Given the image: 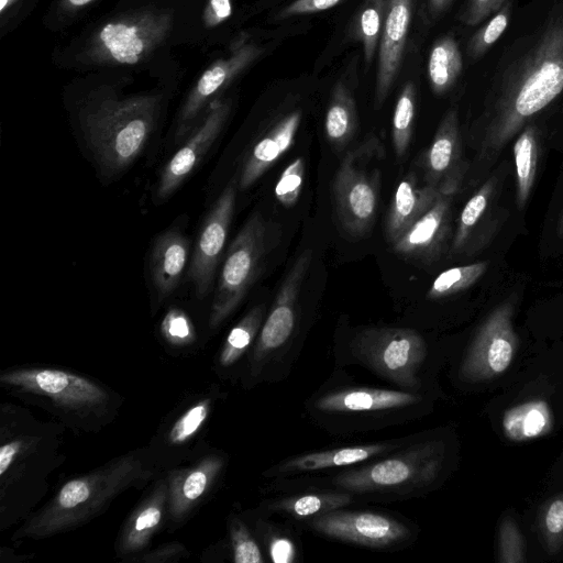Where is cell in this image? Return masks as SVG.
<instances>
[{"mask_svg": "<svg viewBox=\"0 0 563 563\" xmlns=\"http://www.w3.org/2000/svg\"><path fill=\"white\" fill-rule=\"evenodd\" d=\"M556 233H558L559 238L563 239V210H562L559 221H558Z\"/></svg>", "mask_w": 563, "mask_h": 563, "instance_id": "816d5d0a", "label": "cell"}, {"mask_svg": "<svg viewBox=\"0 0 563 563\" xmlns=\"http://www.w3.org/2000/svg\"><path fill=\"white\" fill-rule=\"evenodd\" d=\"M300 121L301 112L291 111L255 143L243 164L238 180L240 189L253 185L291 146Z\"/></svg>", "mask_w": 563, "mask_h": 563, "instance_id": "ffe728a7", "label": "cell"}, {"mask_svg": "<svg viewBox=\"0 0 563 563\" xmlns=\"http://www.w3.org/2000/svg\"><path fill=\"white\" fill-rule=\"evenodd\" d=\"M357 125L356 106L354 99L343 82L334 86L327 109L324 129L329 141L335 146L347 143Z\"/></svg>", "mask_w": 563, "mask_h": 563, "instance_id": "83f0119b", "label": "cell"}, {"mask_svg": "<svg viewBox=\"0 0 563 563\" xmlns=\"http://www.w3.org/2000/svg\"><path fill=\"white\" fill-rule=\"evenodd\" d=\"M419 401V395L408 391L352 387L322 396L316 407L329 413L376 412L406 408Z\"/></svg>", "mask_w": 563, "mask_h": 563, "instance_id": "d6986e66", "label": "cell"}, {"mask_svg": "<svg viewBox=\"0 0 563 563\" xmlns=\"http://www.w3.org/2000/svg\"><path fill=\"white\" fill-rule=\"evenodd\" d=\"M512 11V1L508 0L497 12L472 35L467 44V54L477 59L500 38L506 31Z\"/></svg>", "mask_w": 563, "mask_h": 563, "instance_id": "836d02e7", "label": "cell"}, {"mask_svg": "<svg viewBox=\"0 0 563 563\" xmlns=\"http://www.w3.org/2000/svg\"><path fill=\"white\" fill-rule=\"evenodd\" d=\"M498 181L497 176H490L463 207L452 241L451 250L454 254H460L466 250L476 230H478L481 221L484 222L487 214H489Z\"/></svg>", "mask_w": 563, "mask_h": 563, "instance_id": "cb8c5ba5", "label": "cell"}, {"mask_svg": "<svg viewBox=\"0 0 563 563\" xmlns=\"http://www.w3.org/2000/svg\"><path fill=\"white\" fill-rule=\"evenodd\" d=\"M264 308H253L229 333L221 352L220 362L228 366L247 350L263 324Z\"/></svg>", "mask_w": 563, "mask_h": 563, "instance_id": "d6a6232c", "label": "cell"}, {"mask_svg": "<svg viewBox=\"0 0 563 563\" xmlns=\"http://www.w3.org/2000/svg\"><path fill=\"white\" fill-rule=\"evenodd\" d=\"M267 225L252 214L231 243L214 292L210 324L223 321L241 302L260 271L268 250Z\"/></svg>", "mask_w": 563, "mask_h": 563, "instance_id": "8992f818", "label": "cell"}, {"mask_svg": "<svg viewBox=\"0 0 563 563\" xmlns=\"http://www.w3.org/2000/svg\"><path fill=\"white\" fill-rule=\"evenodd\" d=\"M162 331L174 343L186 342L192 338L191 323L187 316L178 309L168 311L162 322Z\"/></svg>", "mask_w": 563, "mask_h": 563, "instance_id": "7bdbcfd3", "label": "cell"}, {"mask_svg": "<svg viewBox=\"0 0 563 563\" xmlns=\"http://www.w3.org/2000/svg\"><path fill=\"white\" fill-rule=\"evenodd\" d=\"M426 181L443 194L454 195L466 173L462 159V145L457 110L452 108L442 118L433 140L423 157Z\"/></svg>", "mask_w": 563, "mask_h": 563, "instance_id": "2e32d148", "label": "cell"}, {"mask_svg": "<svg viewBox=\"0 0 563 563\" xmlns=\"http://www.w3.org/2000/svg\"><path fill=\"white\" fill-rule=\"evenodd\" d=\"M498 556L503 563H522L526 561L523 538L511 517L505 518L500 523Z\"/></svg>", "mask_w": 563, "mask_h": 563, "instance_id": "d590c367", "label": "cell"}, {"mask_svg": "<svg viewBox=\"0 0 563 563\" xmlns=\"http://www.w3.org/2000/svg\"><path fill=\"white\" fill-rule=\"evenodd\" d=\"M562 91L563 2L533 33L518 38L500 63L478 121V165L489 168L507 143Z\"/></svg>", "mask_w": 563, "mask_h": 563, "instance_id": "6da1fadb", "label": "cell"}, {"mask_svg": "<svg viewBox=\"0 0 563 563\" xmlns=\"http://www.w3.org/2000/svg\"><path fill=\"white\" fill-rule=\"evenodd\" d=\"M453 195L442 194L395 243L394 251L412 258H435L450 229V210Z\"/></svg>", "mask_w": 563, "mask_h": 563, "instance_id": "ac0fdd59", "label": "cell"}, {"mask_svg": "<svg viewBox=\"0 0 563 563\" xmlns=\"http://www.w3.org/2000/svg\"><path fill=\"white\" fill-rule=\"evenodd\" d=\"M233 560L236 563H262L261 550L247 529L236 523L232 529Z\"/></svg>", "mask_w": 563, "mask_h": 563, "instance_id": "60d3db41", "label": "cell"}, {"mask_svg": "<svg viewBox=\"0 0 563 563\" xmlns=\"http://www.w3.org/2000/svg\"><path fill=\"white\" fill-rule=\"evenodd\" d=\"M21 443L19 441L9 442L0 448V475L3 476L20 452Z\"/></svg>", "mask_w": 563, "mask_h": 563, "instance_id": "7dc6e473", "label": "cell"}, {"mask_svg": "<svg viewBox=\"0 0 563 563\" xmlns=\"http://www.w3.org/2000/svg\"><path fill=\"white\" fill-rule=\"evenodd\" d=\"M516 166V202L522 209L532 190L539 158V133L533 123H528L514 143Z\"/></svg>", "mask_w": 563, "mask_h": 563, "instance_id": "484cf974", "label": "cell"}, {"mask_svg": "<svg viewBox=\"0 0 563 563\" xmlns=\"http://www.w3.org/2000/svg\"><path fill=\"white\" fill-rule=\"evenodd\" d=\"M428 8L433 18L442 14L453 2V0H427Z\"/></svg>", "mask_w": 563, "mask_h": 563, "instance_id": "c3c4849f", "label": "cell"}, {"mask_svg": "<svg viewBox=\"0 0 563 563\" xmlns=\"http://www.w3.org/2000/svg\"><path fill=\"white\" fill-rule=\"evenodd\" d=\"M443 192L437 186H419L413 175L399 183L387 213L386 234L395 243Z\"/></svg>", "mask_w": 563, "mask_h": 563, "instance_id": "44dd1931", "label": "cell"}, {"mask_svg": "<svg viewBox=\"0 0 563 563\" xmlns=\"http://www.w3.org/2000/svg\"><path fill=\"white\" fill-rule=\"evenodd\" d=\"M515 305L514 297L507 298L483 322L461 366L464 379L489 380L510 366L518 349L512 324Z\"/></svg>", "mask_w": 563, "mask_h": 563, "instance_id": "ba28073f", "label": "cell"}, {"mask_svg": "<svg viewBox=\"0 0 563 563\" xmlns=\"http://www.w3.org/2000/svg\"><path fill=\"white\" fill-rule=\"evenodd\" d=\"M238 185L234 177L218 197L203 222L194 250L188 277L201 298L212 287L234 212Z\"/></svg>", "mask_w": 563, "mask_h": 563, "instance_id": "9c48e42d", "label": "cell"}, {"mask_svg": "<svg viewBox=\"0 0 563 563\" xmlns=\"http://www.w3.org/2000/svg\"><path fill=\"white\" fill-rule=\"evenodd\" d=\"M463 70V58L459 43L451 35L434 42L428 59V77L435 95L448 92Z\"/></svg>", "mask_w": 563, "mask_h": 563, "instance_id": "d4e9b609", "label": "cell"}, {"mask_svg": "<svg viewBox=\"0 0 563 563\" xmlns=\"http://www.w3.org/2000/svg\"><path fill=\"white\" fill-rule=\"evenodd\" d=\"M351 501L344 493H317L289 497L275 504V508L292 517L306 518L336 510Z\"/></svg>", "mask_w": 563, "mask_h": 563, "instance_id": "f546056e", "label": "cell"}, {"mask_svg": "<svg viewBox=\"0 0 563 563\" xmlns=\"http://www.w3.org/2000/svg\"><path fill=\"white\" fill-rule=\"evenodd\" d=\"M487 271V262L451 267L437 276L427 292L430 299L449 297L474 285Z\"/></svg>", "mask_w": 563, "mask_h": 563, "instance_id": "1f68e13d", "label": "cell"}, {"mask_svg": "<svg viewBox=\"0 0 563 563\" xmlns=\"http://www.w3.org/2000/svg\"><path fill=\"white\" fill-rule=\"evenodd\" d=\"M382 154L376 137H371L343 157L333 183L336 209L344 228L352 234L367 232L375 219L379 170L372 162Z\"/></svg>", "mask_w": 563, "mask_h": 563, "instance_id": "5b68a950", "label": "cell"}, {"mask_svg": "<svg viewBox=\"0 0 563 563\" xmlns=\"http://www.w3.org/2000/svg\"><path fill=\"white\" fill-rule=\"evenodd\" d=\"M388 443L345 446L295 456L279 465L280 473L311 472L349 466L379 455L390 449Z\"/></svg>", "mask_w": 563, "mask_h": 563, "instance_id": "603a6c76", "label": "cell"}, {"mask_svg": "<svg viewBox=\"0 0 563 563\" xmlns=\"http://www.w3.org/2000/svg\"><path fill=\"white\" fill-rule=\"evenodd\" d=\"M311 258V251H303L284 278L269 314L261 327L254 353L257 363H262L291 336L296 323L299 291Z\"/></svg>", "mask_w": 563, "mask_h": 563, "instance_id": "7c38bea8", "label": "cell"}, {"mask_svg": "<svg viewBox=\"0 0 563 563\" xmlns=\"http://www.w3.org/2000/svg\"><path fill=\"white\" fill-rule=\"evenodd\" d=\"M361 360L379 375L406 388L417 385V374L427 356L423 338L411 329L375 328L355 340Z\"/></svg>", "mask_w": 563, "mask_h": 563, "instance_id": "52a82bcc", "label": "cell"}, {"mask_svg": "<svg viewBox=\"0 0 563 563\" xmlns=\"http://www.w3.org/2000/svg\"><path fill=\"white\" fill-rule=\"evenodd\" d=\"M18 0H0V13L3 14Z\"/></svg>", "mask_w": 563, "mask_h": 563, "instance_id": "f907efd6", "label": "cell"}, {"mask_svg": "<svg viewBox=\"0 0 563 563\" xmlns=\"http://www.w3.org/2000/svg\"><path fill=\"white\" fill-rule=\"evenodd\" d=\"M305 176V159L297 157L282 173L275 187L278 201L285 207L294 206L300 195Z\"/></svg>", "mask_w": 563, "mask_h": 563, "instance_id": "8d00e7d4", "label": "cell"}, {"mask_svg": "<svg viewBox=\"0 0 563 563\" xmlns=\"http://www.w3.org/2000/svg\"><path fill=\"white\" fill-rule=\"evenodd\" d=\"M219 463L216 461L208 462L207 465H201L194 470L185 478L180 496L184 503H191L198 499L206 490L210 479L217 473Z\"/></svg>", "mask_w": 563, "mask_h": 563, "instance_id": "ab89813d", "label": "cell"}, {"mask_svg": "<svg viewBox=\"0 0 563 563\" xmlns=\"http://www.w3.org/2000/svg\"><path fill=\"white\" fill-rule=\"evenodd\" d=\"M539 527L549 552L555 553L560 550L563 545V493L543 505Z\"/></svg>", "mask_w": 563, "mask_h": 563, "instance_id": "e575fe53", "label": "cell"}, {"mask_svg": "<svg viewBox=\"0 0 563 563\" xmlns=\"http://www.w3.org/2000/svg\"><path fill=\"white\" fill-rule=\"evenodd\" d=\"M230 102H217L201 124L162 169L157 198H168L191 174L221 132L230 113Z\"/></svg>", "mask_w": 563, "mask_h": 563, "instance_id": "9a60e30c", "label": "cell"}, {"mask_svg": "<svg viewBox=\"0 0 563 563\" xmlns=\"http://www.w3.org/2000/svg\"><path fill=\"white\" fill-rule=\"evenodd\" d=\"M269 553L275 563H289L294 561L295 548L287 538H275L271 542Z\"/></svg>", "mask_w": 563, "mask_h": 563, "instance_id": "bcb514c9", "label": "cell"}, {"mask_svg": "<svg viewBox=\"0 0 563 563\" xmlns=\"http://www.w3.org/2000/svg\"><path fill=\"white\" fill-rule=\"evenodd\" d=\"M2 383L47 396L70 408L96 406L106 394L92 382L57 369H20L5 373Z\"/></svg>", "mask_w": 563, "mask_h": 563, "instance_id": "4fadbf2b", "label": "cell"}, {"mask_svg": "<svg viewBox=\"0 0 563 563\" xmlns=\"http://www.w3.org/2000/svg\"><path fill=\"white\" fill-rule=\"evenodd\" d=\"M95 0H64L63 1V8L66 10H75L82 8L89 3H91Z\"/></svg>", "mask_w": 563, "mask_h": 563, "instance_id": "681fc988", "label": "cell"}, {"mask_svg": "<svg viewBox=\"0 0 563 563\" xmlns=\"http://www.w3.org/2000/svg\"><path fill=\"white\" fill-rule=\"evenodd\" d=\"M263 49L254 43L238 47L228 58L210 65L200 76L179 113L176 139L185 137L199 113L230 81L254 62Z\"/></svg>", "mask_w": 563, "mask_h": 563, "instance_id": "5bb4252c", "label": "cell"}, {"mask_svg": "<svg viewBox=\"0 0 563 563\" xmlns=\"http://www.w3.org/2000/svg\"><path fill=\"white\" fill-rule=\"evenodd\" d=\"M232 13V0H208L202 14L207 27H213L224 22Z\"/></svg>", "mask_w": 563, "mask_h": 563, "instance_id": "f6af8a7d", "label": "cell"}, {"mask_svg": "<svg viewBox=\"0 0 563 563\" xmlns=\"http://www.w3.org/2000/svg\"><path fill=\"white\" fill-rule=\"evenodd\" d=\"M343 0H295L277 14V19H288L301 14L317 13L331 9Z\"/></svg>", "mask_w": 563, "mask_h": 563, "instance_id": "ee69618b", "label": "cell"}, {"mask_svg": "<svg viewBox=\"0 0 563 563\" xmlns=\"http://www.w3.org/2000/svg\"><path fill=\"white\" fill-rule=\"evenodd\" d=\"M503 428L505 434L514 441L544 435L552 428L551 411L541 400L521 404L505 413Z\"/></svg>", "mask_w": 563, "mask_h": 563, "instance_id": "4316f807", "label": "cell"}, {"mask_svg": "<svg viewBox=\"0 0 563 563\" xmlns=\"http://www.w3.org/2000/svg\"><path fill=\"white\" fill-rule=\"evenodd\" d=\"M158 109L159 100L154 96L103 97L84 109V134L104 175L122 172L141 153L154 130Z\"/></svg>", "mask_w": 563, "mask_h": 563, "instance_id": "7a4b0ae2", "label": "cell"}, {"mask_svg": "<svg viewBox=\"0 0 563 563\" xmlns=\"http://www.w3.org/2000/svg\"><path fill=\"white\" fill-rule=\"evenodd\" d=\"M444 445L418 443L397 455L338 475L334 485L346 493H383L427 486L439 476Z\"/></svg>", "mask_w": 563, "mask_h": 563, "instance_id": "3957f363", "label": "cell"}, {"mask_svg": "<svg viewBox=\"0 0 563 563\" xmlns=\"http://www.w3.org/2000/svg\"><path fill=\"white\" fill-rule=\"evenodd\" d=\"M209 406L200 402L187 410L173 426L169 439L174 443H181L194 435L202 426L208 416Z\"/></svg>", "mask_w": 563, "mask_h": 563, "instance_id": "74e56055", "label": "cell"}, {"mask_svg": "<svg viewBox=\"0 0 563 563\" xmlns=\"http://www.w3.org/2000/svg\"><path fill=\"white\" fill-rule=\"evenodd\" d=\"M188 249V240L177 230H168L156 239L151 269L159 296H168L178 286L187 263Z\"/></svg>", "mask_w": 563, "mask_h": 563, "instance_id": "7402d4cb", "label": "cell"}, {"mask_svg": "<svg viewBox=\"0 0 563 563\" xmlns=\"http://www.w3.org/2000/svg\"><path fill=\"white\" fill-rule=\"evenodd\" d=\"M508 0H466L459 19L467 26H474L487 20Z\"/></svg>", "mask_w": 563, "mask_h": 563, "instance_id": "b9f144b4", "label": "cell"}, {"mask_svg": "<svg viewBox=\"0 0 563 563\" xmlns=\"http://www.w3.org/2000/svg\"><path fill=\"white\" fill-rule=\"evenodd\" d=\"M416 111V89L412 82H407L398 96L393 115V144L396 156H405L412 135V124Z\"/></svg>", "mask_w": 563, "mask_h": 563, "instance_id": "4dcf8cb0", "label": "cell"}, {"mask_svg": "<svg viewBox=\"0 0 563 563\" xmlns=\"http://www.w3.org/2000/svg\"><path fill=\"white\" fill-rule=\"evenodd\" d=\"M172 25L173 15L167 11L146 9L124 14L92 36L87 59L96 64H136L167 37Z\"/></svg>", "mask_w": 563, "mask_h": 563, "instance_id": "277c9868", "label": "cell"}, {"mask_svg": "<svg viewBox=\"0 0 563 563\" xmlns=\"http://www.w3.org/2000/svg\"><path fill=\"white\" fill-rule=\"evenodd\" d=\"M162 507L158 501L146 506L135 518L128 536L130 548L141 547L150 532L159 523Z\"/></svg>", "mask_w": 563, "mask_h": 563, "instance_id": "f35d334b", "label": "cell"}, {"mask_svg": "<svg viewBox=\"0 0 563 563\" xmlns=\"http://www.w3.org/2000/svg\"><path fill=\"white\" fill-rule=\"evenodd\" d=\"M389 0H365L353 23V33L362 42L364 59L371 64L377 51Z\"/></svg>", "mask_w": 563, "mask_h": 563, "instance_id": "f1b7e54d", "label": "cell"}, {"mask_svg": "<svg viewBox=\"0 0 563 563\" xmlns=\"http://www.w3.org/2000/svg\"><path fill=\"white\" fill-rule=\"evenodd\" d=\"M413 0H389L388 9L378 44V68L376 79V100L385 101L398 69L412 15Z\"/></svg>", "mask_w": 563, "mask_h": 563, "instance_id": "e0dca14e", "label": "cell"}, {"mask_svg": "<svg viewBox=\"0 0 563 563\" xmlns=\"http://www.w3.org/2000/svg\"><path fill=\"white\" fill-rule=\"evenodd\" d=\"M312 528L327 537L369 548H385L409 534L404 523L371 511L332 510L316 516Z\"/></svg>", "mask_w": 563, "mask_h": 563, "instance_id": "30bf717a", "label": "cell"}, {"mask_svg": "<svg viewBox=\"0 0 563 563\" xmlns=\"http://www.w3.org/2000/svg\"><path fill=\"white\" fill-rule=\"evenodd\" d=\"M133 466L122 462L108 472L71 479L63 486L35 527L53 531L63 523L70 522L76 514L78 516L79 510L92 507V498L103 500L122 487L131 476Z\"/></svg>", "mask_w": 563, "mask_h": 563, "instance_id": "8fae6325", "label": "cell"}]
</instances>
